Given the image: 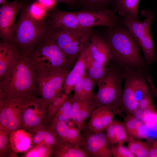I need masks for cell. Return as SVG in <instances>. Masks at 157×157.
<instances>
[{"label": "cell", "mask_w": 157, "mask_h": 157, "mask_svg": "<svg viewBox=\"0 0 157 157\" xmlns=\"http://www.w3.org/2000/svg\"><path fill=\"white\" fill-rule=\"evenodd\" d=\"M39 97L35 73L28 58L19 56L0 77V100Z\"/></svg>", "instance_id": "6da1fadb"}, {"label": "cell", "mask_w": 157, "mask_h": 157, "mask_svg": "<svg viewBox=\"0 0 157 157\" xmlns=\"http://www.w3.org/2000/svg\"><path fill=\"white\" fill-rule=\"evenodd\" d=\"M103 37L109 48L110 60L123 68L137 70L146 69L144 59L140 53L139 44L127 28L119 23L108 28Z\"/></svg>", "instance_id": "7a4b0ae2"}, {"label": "cell", "mask_w": 157, "mask_h": 157, "mask_svg": "<svg viewBox=\"0 0 157 157\" xmlns=\"http://www.w3.org/2000/svg\"><path fill=\"white\" fill-rule=\"evenodd\" d=\"M27 57L35 73L71 70L75 64L67 58L58 46L49 27Z\"/></svg>", "instance_id": "3957f363"}, {"label": "cell", "mask_w": 157, "mask_h": 157, "mask_svg": "<svg viewBox=\"0 0 157 157\" xmlns=\"http://www.w3.org/2000/svg\"><path fill=\"white\" fill-rule=\"evenodd\" d=\"M20 11L9 43L16 49L19 56H28L38 44L49 26L47 21L40 23L34 20L24 7Z\"/></svg>", "instance_id": "277c9868"}, {"label": "cell", "mask_w": 157, "mask_h": 157, "mask_svg": "<svg viewBox=\"0 0 157 157\" xmlns=\"http://www.w3.org/2000/svg\"><path fill=\"white\" fill-rule=\"evenodd\" d=\"M107 67L106 73L97 85L98 90L93 101L96 108H107L112 110L115 115H121L119 105L123 92L124 68L114 63L107 64Z\"/></svg>", "instance_id": "5b68a950"}, {"label": "cell", "mask_w": 157, "mask_h": 157, "mask_svg": "<svg viewBox=\"0 0 157 157\" xmlns=\"http://www.w3.org/2000/svg\"><path fill=\"white\" fill-rule=\"evenodd\" d=\"M56 43L67 58L75 63L88 46L92 35V29H70L50 28Z\"/></svg>", "instance_id": "8992f818"}, {"label": "cell", "mask_w": 157, "mask_h": 157, "mask_svg": "<svg viewBox=\"0 0 157 157\" xmlns=\"http://www.w3.org/2000/svg\"><path fill=\"white\" fill-rule=\"evenodd\" d=\"M145 19L141 22L130 16H127L120 19V23L127 28L132 33L142 49L146 65L157 63V56L155 54L150 30V26L154 19V13L150 10L143 9L140 13Z\"/></svg>", "instance_id": "52a82bcc"}, {"label": "cell", "mask_w": 157, "mask_h": 157, "mask_svg": "<svg viewBox=\"0 0 157 157\" xmlns=\"http://www.w3.org/2000/svg\"><path fill=\"white\" fill-rule=\"evenodd\" d=\"M70 70L35 73L40 97L48 105L60 94L65 78Z\"/></svg>", "instance_id": "ba28073f"}, {"label": "cell", "mask_w": 157, "mask_h": 157, "mask_svg": "<svg viewBox=\"0 0 157 157\" xmlns=\"http://www.w3.org/2000/svg\"><path fill=\"white\" fill-rule=\"evenodd\" d=\"M80 26L84 29H92L94 27L101 26L109 28L114 27L120 23L118 15L110 9L98 10H82L75 12Z\"/></svg>", "instance_id": "9c48e42d"}, {"label": "cell", "mask_w": 157, "mask_h": 157, "mask_svg": "<svg viewBox=\"0 0 157 157\" xmlns=\"http://www.w3.org/2000/svg\"><path fill=\"white\" fill-rule=\"evenodd\" d=\"M25 3V0H15L5 1L0 8V37L3 42L10 43L16 23L15 19L18 12Z\"/></svg>", "instance_id": "30bf717a"}, {"label": "cell", "mask_w": 157, "mask_h": 157, "mask_svg": "<svg viewBox=\"0 0 157 157\" xmlns=\"http://www.w3.org/2000/svg\"><path fill=\"white\" fill-rule=\"evenodd\" d=\"M48 106L40 97L27 100L20 129L29 132L45 124Z\"/></svg>", "instance_id": "8fae6325"}, {"label": "cell", "mask_w": 157, "mask_h": 157, "mask_svg": "<svg viewBox=\"0 0 157 157\" xmlns=\"http://www.w3.org/2000/svg\"><path fill=\"white\" fill-rule=\"evenodd\" d=\"M82 144L83 149L88 157H112L111 147L106 133L102 131L94 133L85 129L81 130Z\"/></svg>", "instance_id": "7c38bea8"}, {"label": "cell", "mask_w": 157, "mask_h": 157, "mask_svg": "<svg viewBox=\"0 0 157 157\" xmlns=\"http://www.w3.org/2000/svg\"><path fill=\"white\" fill-rule=\"evenodd\" d=\"M124 87L120 100L119 108L122 114L134 115L138 108L135 99L134 85L137 70L133 68H124Z\"/></svg>", "instance_id": "4fadbf2b"}, {"label": "cell", "mask_w": 157, "mask_h": 157, "mask_svg": "<svg viewBox=\"0 0 157 157\" xmlns=\"http://www.w3.org/2000/svg\"><path fill=\"white\" fill-rule=\"evenodd\" d=\"M49 126L55 132L58 142L71 144L84 149L80 129L70 127L66 122L55 119Z\"/></svg>", "instance_id": "5bb4252c"}, {"label": "cell", "mask_w": 157, "mask_h": 157, "mask_svg": "<svg viewBox=\"0 0 157 157\" xmlns=\"http://www.w3.org/2000/svg\"><path fill=\"white\" fill-rule=\"evenodd\" d=\"M47 22L51 28H83L79 25L75 12L63 11L59 10L57 6L49 11Z\"/></svg>", "instance_id": "9a60e30c"}, {"label": "cell", "mask_w": 157, "mask_h": 157, "mask_svg": "<svg viewBox=\"0 0 157 157\" xmlns=\"http://www.w3.org/2000/svg\"><path fill=\"white\" fill-rule=\"evenodd\" d=\"M115 114L109 109L99 108H96L90 116L86 124L82 129L94 133L104 131L114 121Z\"/></svg>", "instance_id": "2e32d148"}, {"label": "cell", "mask_w": 157, "mask_h": 157, "mask_svg": "<svg viewBox=\"0 0 157 157\" xmlns=\"http://www.w3.org/2000/svg\"><path fill=\"white\" fill-rule=\"evenodd\" d=\"M88 49L91 57L103 65L106 66L110 60L108 44L104 37L96 32L91 37Z\"/></svg>", "instance_id": "e0dca14e"}, {"label": "cell", "mask_w": 157, "mask_h": 157, "mask_svg": "<svg viewBox=\"0 0 157 157\" xmlns=\"http://www.w3.org/2000/svg\"><path fill=\"white\" fill-rule=\"evenodd\" d=\"M88 54V47L81 54L73 67L67 74L62 87L65 96L69 95L73 90L77 80L83 76L85 73L87 58Z\"/></svg>", "instance_id": "ac0fdd59"}, {"label": "cell", "mask_w": 157, "mask_h": 157, "mask_svg": "<svg viewBox=\"0 0 157 157\" xmlns=\"http://www.w3.org/2000/svg\"><path fill=\"white\" fill-rule=\"evenodd\" d=\"M111 147L119 142H129L133 138L128 133L124 123L118 120L114 121L104 130Z\"/></svg>", "instance_id": "d6986e66"}, {"label": "cell", "mask_w": 157, "mask_h": 157, "mask_svg": "<svg viewBox=\"0 0 157 157\" xmlns=\"http://www.w3.org/2000/svg\"><path fill=\"white\" fill-rule=\"evenodd\" d=\"M9 140L13 150L18 153H25L31 147L32 137L26 130L19 129L10 133Z\"/></svg>", "instance_id": "ffe728a7"}, {"label": "cell", "mask_w": 157, "mask_h": 157, "mask_svg": "<svg viewBox=\"0 0 157 157\" xmlns=\"http://www.w3.org/2000/svg\"><path fill=\"white\" fill-rule=\"evenodd\" d=\"M24 100L21 98L0 100V128L6 129L10 120Z\"/></svg>", "instance_id": "44dd1931"}, {"label": "cell", "mask_w": 157, "mask_h": 157, "mask_svg": "<svg viewBox=\"0 0 157 157\" xmlns=\"http://www.w3.org/2000/svg\"><path fill=\"white\" fill-rule=\"evenodd\" d=\"M123 117L125 128L131 137L140 139L148 137L143 123L135 115H124Z\"/></svg>", "instance_id": "7402d4cb"}, {"label": "cell", "mask_w": 157, "mask_h": 157, "mask_svg": "<svg viewBox=\"0 0 157 157\" xmlns=\"http://www.w3.org/2000/svg\"><path fill=\"white\" fill-rule=\"evenodd\" d=\"M19 55L10 43H0V77L4 74L12 62Z\"/></svg>", "instance_id": "603a6c76"}, {"label": "cell", "mask_w": 157, "mask_h": 157, "mask_svg": "<svg viewBox=\"0 0 157 157\" xmlns=\"http://www.w3.org/2000/svg\"><path fill=\"white\" fill-rule=\"evenodd\" d=\"M139 0H113V11L123 18L127 16L138 19V6Z\"/></svg>", "instance_id": "cb8c5ba5"}, {"label": "cell", "mask_w": 157, "mask_h": 157, "mask_svg": "<svg viewBox=\"0 0 157 157\" xmlns=\"http://www.w3.org/2000/svg\"><path fill=\"white\" fill-rule=\"evenodd\" d=\"M52 148L55 157H88L82 148L69 144L58 142Z\"/></svg>", "instance_id": "d4e9b609"}, {"label": "cell", "mask_w": 157, "mask_h": 157, "mask_svg": "<svg viewBox=\"0 0 157 157\" xmlns=\"http://www.w3.org/2000/svg\"><path fill=\"white\" fill-rule=\"evenodd\" d=\"M107 71V65L93 59L89 52L87 58L85 72L98 85L101 82Z\"/></svg>", "instance_id": "484cf974"}, {"label": "cell", "mask_w": 157, "mask_h": 157, "mask_svg": "<svg viewBox=\"0 0 157 157\" xmlns=\"http://www.w3.org/2000/svg\"><path fill=\"white\" fill-rule=\"evenodd\" d=\"M24 8L29 16L35 21L40 23L47 22L49 11L36 0L29 2L28 0H25Z\"/></svg>", "instance_id": "4316f807"}, {"label": "cell", "mask_w": 157, "mask_h": 157, "mask_svg": "<svg viewBox=\"0 0 157 157\" xmlns=\"http://www.w3.org/2000/svg\"><path fill=\"white\" fill-rule=\"evenodd\" d=\"M137 70L134 85L135 97L138 103L143 98L151 92L150 87L147 79V71Z\"/></svg>", "instance_id": "83f0119b"}, {"label": "cell", "mask_w": 157, "mask_h": 157, "mask_svg": "<svg viewBox=\"0 0 157 157\" xmlns=\"http://www.w3.org/2000/svg\"><path fill=\"white\" fill-rule=\"evenodd\" d=\"M153 140L142 141L133 138L128 142V147L135 157H148Z\"/></svg>", "instance_id": "f1b7e54d"}, {"label": "cell", "mask_w": 157, "mask_h": 157, "mask_svg": "<svg viewBox=\"0 0 157 157\" xmlns=\"http://www.w3.org/2000/svg\"><path fill=\"white\" fill-rule=\"evenodd\" d=\"M82 10L87 11L98 10L109 8L113 5V0H78Z\"/></svg>", "instance_id": "f546056e"}, {"label": "cell", "mask_w": 157, "mask_h": 157, "mask_svg": "<svg viewBox=\"0 0 157 157\" xmlns=\"http://www.w3.org/2000/svg\"><path fill=\"white\" fill-rule=\"evenodd\" d=\"M9 133L0 128V157H18L17 153L12 149L9 140Z\"/></svg>", "instance_id": "4dcf8cb0"}, {"label": "cell", "mask_w": 157, "mask_h": 157, "mask_svg": "<svg viewBox=\"0 0 157 157\" xmlns=\"http://www.w3.org/2000/svg\"><path fill=\"white\" fill-rule=\"evenodd\" d=\"M96 108L93 101L86 103L76 115L75 123L77 128L82 130L85 125L86 120Z\"/></svg>", "instance_id": "1f68e13d"}, {"label": "cell", "mask_w": 157, "mask_h": 157, "mask_svg": "<svg viewBox=\"0 0 157 157\" xmlns=\"http://www.w3.org/2000/svg\"><path fill=\"white\" fill-rule=\"evenodd\" d=\"M26 101L24 100L22 102L10 120L5 130L9 133L10 134L13 131L20 129L23 113Z\"/></svg>", "instance_id": "d6a6232c"}, {"label": "cell", "mask_w": 157, "mask_h": 157, "mask_svg": "<svg viewBox=\"0 0 157 157\" xmlns=\"http://www.w3.org/2000/svg\"><path fill=\"white\" fill-rule=\"evenodd\" d=\"M53 154L51 147L40 144L31 147L22 157H47L53 156Z\"/></svg>", "instance_id": "836d02e7"}, {"label": "cell", "mask_w": 157, "mask_h": 157, "mask_svg": "<svg viewBox=\"0 0 157 157\" xmlns=\"http://www.w3.org/2000/svg\"><path fill=\"white\" fill-rule=\"evenodd\" d=\"M73 101V95L66 97L53 119L67 122L70 119V112Z\"/></svg>", "instance_id": "e575fe53"}, {"label": "cell", "mask_w": 157, "mask_h": 157, "mask_svg": "<svg viewBox=\"0 0 157 157\" xmlns=\"http://www.w3.org/2000/svg\"><path fill=\"white\" fill-rule=\"evenodd\" d=\"M66 97L61 92L56 99L49 105L47 108L45 124L49 125L51 123Z\"/></svg>", "instance_id": "d590c367"}, {"label": "cell", "mask_w": 157, "mask_h": 157, "mask_svg": "<svg viewBox=\"0 0 157 157\" xmlns=\"http://www.w3.org/2000/svg\"><path fill=\"white\" fill-rule=\"evenodd\" d=\"M83 78V101H93L95 94L93 90L94 86L95 85V83L88 75L85 72Z\"/></svg>", "instance_id": "8d00e7d4"}, {"label": "cell", "mask_w": 157, "mask_h": 157, "mask_svg": "<svg viewBox=\"0 0 157 157\" xmlns=\"http://www.w3.org/2000/svg\"><path fill=\"white\" fill-rule=\"evenodd\" d=\"M153 97L151 92L145 96L138 103L137 110L157 114V110L153 100Z\"/></svg>", "instance_id": "74e56055"}, {"label": "cell", "mask_w": 157, "mask_h": 157, "mask_svg": "<svg viewBox=\"0 0 157 157\" xmlns=\"http://www.w3.org/2000/svg\"><path fill=\"white\" fill-rule=\"evenodd\" d=\"M123 142L118 143L110 147L114 157H135L128 147H125Z\"/></svg>", "instance_id": "f35d334b"}, {"label": "cell", "mask_w": 157, "mask_h": 157, "mask_svg": "<svg viewBox=\"0 0 157 157\" xmlns=\"http://www.w3.org/2000/svg\"><path fill=\"white\" fill-rule=\"evenodd\" d=\"M84 76V75H83ZM83 76L79 78L76 81L73 88V99L83 101Z\"/></svg>", "instance_id": "ab89813d"}, {"label": "cell", "mask_w": 157, "mask_h": 157, "mask_svg": "<svg viewBox=\"0 0 157 157\" xmlns=\"http://www.w3.org/2000/svg\"><path fill=\"white\" fill-rule=\"evenodd\" d=\"M50 11L56 6L57 3L55 0H35Z\"/></svg>", "instance_id": "60d3db41"}, {"label": "cell", "mask_w": 157, "mask_h": 157, "mask_svg": "<svg viewBox=\"0 0 157 157\" xmlns=\"http://www.w3.org/2000/svg\"><path fill=\"white\" fill-rule=\"evenodd\" d=\"M58 3H63L67 5L69 8L79 6L78 0H55Z\"/></svg>", "instance_id": "b9f144b4"}, {"label": "cell", "mask_w": 157, "mask_h": 157, "mask_svg": "<svg viewBox=\"0 0 157 157\" xmlns=\"http://www.w3.org/2000/svg\"><path fill=\"white\" fill-rule=\"evenodd\" d=\"M146 79L150 87V91L151 94L153 97L157 98V89L155 88L153 83L151 77L149 74V72H147V73Z\"/></svg>", "instance_id": "7bdbcfd3"}, {"label": "cell", "mask_w": 157, "mask_h": 157, "mask_svg": "<svg viewBox=\"0 0 157 157\" xmlns=\"http://www.w3.org/2000/svg\"><path fill=\"white\" fill-rule=\"evenodd\" d=\"M148 157H157V138L153 140Z\"/></svg>", "instance_id": "ee69618b"}, {"label": "cell", "mask_w": 157, "mask_h": 157, "mask_svg": "<svg viewBox=\"0 0 157 157\" xmlns=\"http://www.w3.org/2000/svg\"><path fill=\"white\" fill-rule=\"evenodd\" d=\"M66 123L67 125L71 128H76V126L74 122L72 119H69Z\"/></svg>", "instance_id": "f6af8a7d"}, {"label": "cell", "mask_w": 157, "mask_h": 157, "mask_svg": "<svg viewBox=\"0 0 157 157\" xmlns=\"http://www.w3.org/2000/svg\"><path fill=\"white\" fill-rule=\"evenodd\" d=\"M7 1V0H0V4H2L4 2Z\"/></svg>", "instance_id": "bcb514c9"}]
</instances>
